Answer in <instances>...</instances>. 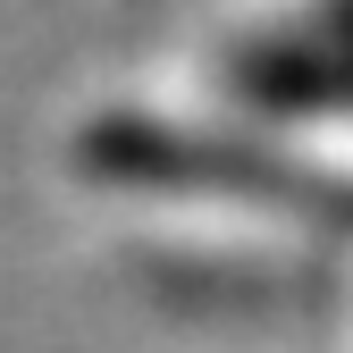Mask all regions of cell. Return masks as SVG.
Here are the masks:
<instances>
[{"label": "cell", "mask_w": 353, "mask_h": 353, "mask_svg": "<svg viewBox=\"0 0 353 353\" xmlns=\"http://www.w3.org/2000/svg\"><path fill=\"white\" fill-rule=\"evenodd\" d=\"M244 126H353V0H294L228 51Z\"/></svg>", "instance_id": "obj_1"}]
</instances>
